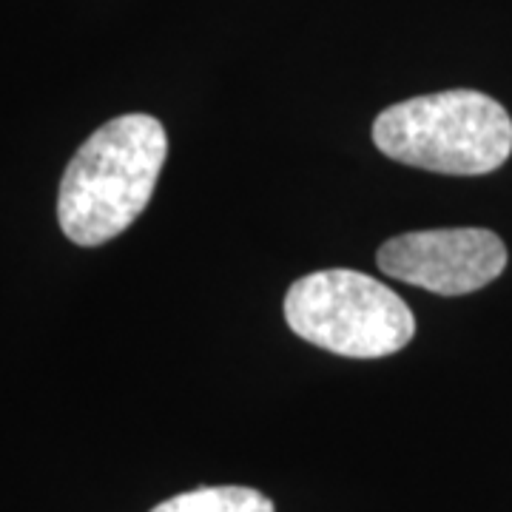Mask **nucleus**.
Returning a JSON list of instances; mask_svg holds the SVG:
<instances>
[{
  "instance_id": "nucleus-4",
  "label": "nucleus",
  "mask_w": 512,
  "mask_h": 512,
  "mask_svg": "<svg viewBox=\"0 0 512 512\" xmlns=\"http://www.w3.org/2000/svg\"><path fill=\"white\" fill-rule=\"evenodd\" d=\"M384 276L439 296L481 291L507 268L504 239L487 228H436L387 239L376 251Z\"/></svg>"
},
{
  "instance_id": "nucleus-2",
  "label": "nucleus",
  "mask_w": 512,
  "mask_h": 512,
  "mask_svg": "<svg viewBox=\"0 0 512 512\" xmlns=\"http://www.w3.org/2000/svg\"><path fill=\"white\" fill-rule=\"evenodd\" d=\"M370 134L384 157L456 177L490 174L512 154L507 109L473 89H450L396 103L376 117Z\"/></svg>"
},
{
  "instance_id": "nucleus-5",
  "label": "nucleus",
  "mask_w": 512,
  "mask_h": 512,
  "mask_svg": "<svg viewBox=\"0 0 512 512\" xmlns=\"http://www.w3.org/2000/svg\"><path fill=\"white\" fill-rule=\"evenodd\" d=\"M151 512H276L274 501L254 487H197L171 495Z\"/></svg>"
},
{
  "instance_id": "nucleus-3",
  "label": "nucleus",
  "mask_w": 512,
  "mask_h": 512,
  "mask_svg": "<svg viewBox=\"0 0 512 512\" xmlns=\"http://www.w3.org/2000/svg\"><path fill=\"white\" fill-rule=\"evenodd\" d=\"M285 322L299 339L350 359H382L416 336L402 296L350 268L296 279L285 293Z\"/></svg>"
},
{
  "instance_id": "nucleus-1",
  "label": "nucleus",
  "mask_w": 512,
  "mask_h": 512,
  "mask_svg": "<svg viewBox=\"0 0 512 512\" xmlns=\"http://www.w3.org/2000/svg\"><path fill=\"white\" fill-rule=\"evenodd\" d=\"M165 157L168 137L151 114H123L97 128L63 171L60 231L83 248L120 237L146 211Z\"/></svg>"
}]
</instances>
